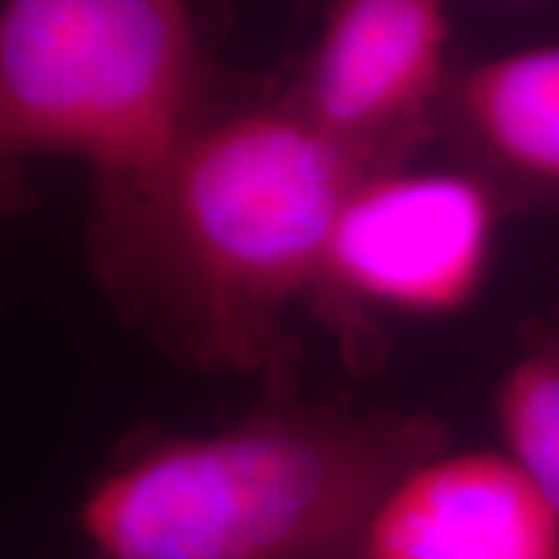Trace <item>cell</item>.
Listing matches in <instances>:
<instances>
[{
	"label": "cell",
	"instance_id": "cell-8",
	"mask_svg": "<svg viewBox=\"0 0 559 559\" xmlns=\"http://www.w3.org/2000/svg\"><path fill=\"white\" fill-rule=\"evenodd\" d=\"M502 451L519 461L559 521V313L531 326L495 389Z\"/></svg>",
	"mask_w": 559,
	"mask_h": 559
},
{
	"label": "cell",
	"instance_id": "cell-9",
	"mask_svg": "<svg viewBox=\"0 0 559 559\" xmlns=\"http://www.w3.org/2000/svg\"><path fill=\"white\" fill-rule=\"evenodd\" d=\"M300 3H311V0H300Z\"/></svg>",
	"mask_w": 559,
	"mask_h": 559
},
{
	"label": "cell",
	"instance_id": "cell-1",
	"mask_svg": "<svg viewBox=\"0 0 559 559\" xmlns=\"http://www.w3.org/2000/svg\"><path fill=\"white\" fill-rule=\"evenodd\" d=\"M370 169L293 107L198 124L156 171L111 181V254L138 280V317L200 366H262L321 288L334 218Z\"/></svg>",
	"mask_w": 559,
	"mask_h": 559
},
{
	"label": "cell",
	"instance_id": "cell-3",
	"mask_svg": "<svg viewBox=\"0 0 559 559\" xmlns=\"http://www.w3.org/2000/svg\"><path fill=\"white\" fill-rule=\"evenodd\" d=\"M200 73L192 0H3L0 148L145 177L200 124Z\"/></svg>",
	"mask_w": 559,
	"mask_h": 559
},
{
	"label": "cell",
	"instance_id": "cell-6",
	"mask_svg": "<svg viewBox=\"0 0 559 559\" xmlns=\"http://www.w3.org/2000/svg\"><path fill=\"white\" fill-rule=\"evenodd\" d=\"M360 559H559V521L506 451L445 445L386 489Z\"/></svg>",
	"mask_w": 559,
	"mask_h": 559
},
{
	"label": "cell",
	"instance_id": "cell-2",
	"mask_svg": "<svg viewBox=\"0 0 559 559\" xmlns=\"http://www.w3.org/2000/svg\"><path fill=\"white\" fill-rule=\"evenodd\" d=\"M445 445L430 417L267 409L124 456L79 528L99 559H360L386 489Z\"/></svg>",
	"mask_w": 559,
	"mask_h": 559
},
{
	"label": "cell",
	"instance_id": "cell-7",
	"mask_svg": "<svg viewBox=\"0 0 559 559\" xmlns=\"http://www.w3.org/2000/svg\"><path fill=\"white\" fill-rule=\"evenodd\" d=\"M445 96L474 169L506 200L559 202V41L474 62Z\"/></svg>",
	"mask_w": 559,
	"mask_h": 559
},
{
	"label": "cell",
	"instance_id": "cell-4",
	"mask_svg": "<svg viewBox=\"0 0 559 559\" xmlns=\"http://www.w3.org/2000/svg\"><path fill=\"white\" fill-rule=\"evenodd\" d=\"M502 213L506 194L477 169H370L334 218L321 285L370 309L453 317L485 288Z\"/></svg>",
	"mask_w": 559,
	"mask_h": 559
},
{
	"label": "cell",
	"instance_id": "cell-10",
	"mask_svg": "<svg viewBox=\"0 0 559 559\" xmlns=\"http://www.w3.org/2000/svg\"><path fill=\"white\" fill-rule=\"evenodd\" d=\"M557 313H559V309H557Z\"/></svg>",
	"mask_w": 559,
	"mask_h": 559
},
{
	"label": "cell",
	"instance_id": "cell-5",
	"mask_svg": "<svg viewBox=\"0 0 559 559\" xmlns=\"http://www.w3.org/2000/svg\"><path fill=\"white\" fill-rule=\"evenodd\" d=\"M449 47L445 0H337L290 107L381 166L383 145L417 135L449 94Z\"/></svg>",
	"mask_w": 559,
	"mask_h": 559
}]
</instances>
